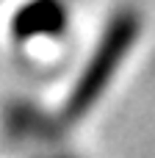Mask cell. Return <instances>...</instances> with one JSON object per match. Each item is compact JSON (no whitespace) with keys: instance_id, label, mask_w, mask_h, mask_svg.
Returning a JSON list of instances; mask_svg holds the SVG:
<instances>
[{"instance_id":"obj_1","label":"cell","mask_w":155,"mask_h":158,"mask_svg":"<svg viewBox=\"0 0 155 158\" xmlns=\"http://www.w3.org/2000/svg\"><path fill=\"white\" fill-rule=\"evenodd\" d=\"M125 39H128V28H116V31L111 33V39L105 42V47H103L100 56H97L94 72H92V75L86 72V83H83L80 92H78V106H83L86 100H92V94L100 89V83H103V78H105L103 72H108V67H114V61L119 58V50H122Z\"/></svg>"}]
</instances>
